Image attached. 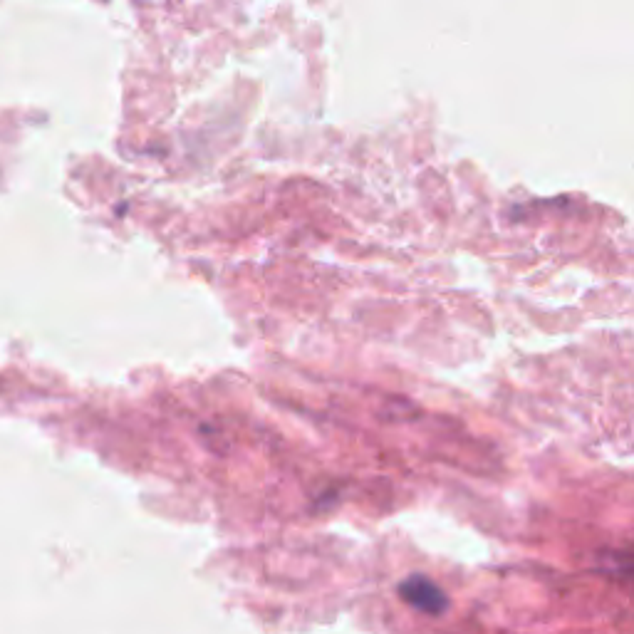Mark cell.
<instances>
[{
	"mask_svg": "<svg viewBox=\"0 0 634 634\" xmlns=\"http://www.w3.org/2000/svg\"><path fill=\"white\" fill-rule=\"evenodd\" d=\"M399 592H402L404 602L426 612V615H441L449 607L444 590L436 582L424 578V575H412V578L404 580L399 585Z\"/></svg>",
	"mask_w": 634,
	"mask_h": 634,
	"instance_id": "obj_1",
	"label": "cell"
}]
</instances>
